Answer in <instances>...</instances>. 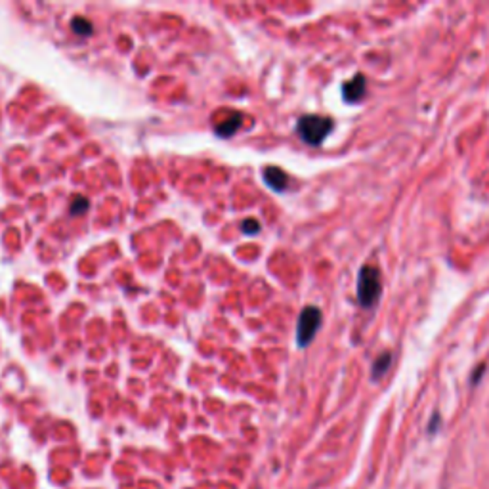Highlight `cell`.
<instances>
[{
	"label": "cell",
	"instance_id": "3957f363",
	"mask_svg": "<svg viewBox=\"0 0 489 489\" xmlns=\"http://www.w3.org/2000/svg\"><path fill=\"white\" fill-rule=\"evenodd\" d=\"M320 327L321 310L315 308V306H306L300 311V318H298V323H296V342H298V346H308L313 340V337H315V333L320 331Z\"/></svg>",
	"mask_w": 489,
	"mask_h": 489
},
{
	"label": "cell",
	"instance_id": "9c48e42d",
	"mask_svg": "<svg viewBox=\"0 0 489 489\" xmlns=\"http://www.w3.org/2000/svg\"><path fill=\"white\" fill-rule=\"evenodd\" d=\"M86 208H88V199H86V197L77 195L75 199H73L71 214H75V216H79V214L84 213Z\"/></svg>",
	"mask_w": 489,
	"mask_h": 489
},
{
	"label": "cell",
	"instance_id": "52a82bcc",
	"mask_svg": "<svg viewBox=\"0 0 489 489\" xmlns=\"http://www.w3.org/2000/svg\"><path fill=\"white\" fill-rule=\"evenodd\" d=\"M392 363V354L390 352H383L381 356L377 357L373 361V369H371V379L373 381H379V379H383L384 374H386V371H388V367H390Z\"/></svg>",
	"mask_w": 489,
	"mask_h": 489
},
{
	"label": "cell",
	"instance_id": "5b68a950",
	"mask_svg": "<svg viewBox=\"0 0 489 489\" xmlns=\"http://www.w3.org/2000/svg\"><path fill=\"white\" fill-rule=\"evenodd\" d=\"M262 178L274 191H283L289 186V176L281 169H277V167H266L264 172H262Z\"/></svg>",
	"mask_w": 489,
	"mask_h": 489
},
{
	"label": "cell",
	"instance_id": "6da1fadb",
	"mask_svg": "<svg viewBox=\"0 0 489 489\" xmlns=\"http://www.w3.org/2000/svg\"><path fill=\"white\" fill-rule=\"evenodd\" d=\"M381 274L374 266L365 264L357 276V300L363 308H373L381 298Z\"/></svg>",
	"mask_w": 489,
	"mask_h": 489
},
{
	"label": "cell",
	"instance_id": "7c38bea8",
	"mask_svg": "<svg viewBox=\"0 0 489 489\" xmlns=\"http://www.w3.org/2000/svg\"><path fill=\"white\" fill-rule=\"evenodd\" d=\"M438 425H440V417H438V415H434L432 422H430V427H428V432H436Z\"/></svg>",
	"mask_w": 489,
	"mask_h": 489
},
{
	"label": "cell",
	"instance_id": "277c9868",
	"mask_svg": "<svg viewBox=\"0 0 489 489\" xmlns=\"http://www.w3.org/2000/svg\"><path fill=\"white\" fill-rule=\"evenodd\" d=\"M365 77L363 75H356L354 79H350L348 82L342 84V98L348 104H357L361 102L365 96Z\"/></svg>",
	"mask_w": 489,
	"mask_h": 489
},
{
	"label": "cell",
	"instance_id": "8992f818",
	"mask_svg": "<svg viewBox=\"0 0 489 489\" xmlns=\"http://www.w3.org/2000/svg\"><path fill=\"white\" fill-rule=\"evenodd\" d=\"M241 119H243V115L241 113H232V115L228 117L224 123H220V125H216V128H214V132L218 134V136H224V138H228V136H232L237 128L241 126Z\"/></svg>",
	"mask_w": 489,
	"mask_h": 489
},
{
	"label": "cell",
	"instance_id": "8fae6325",
	"mask_svg": "<svg viewBox=\"0 0 489 489\" xmlns=\"http://www.w3.org/2000/svg\"><path fill=\"white\" fill-rule=\"evenodd\" d=\"M484 371H486V367H484V365H480V367H478V371H476V374H472V384H476L478 381H480V377Z\"/></svg>",
	"mask_w": 489,
	"mask_h": 489
},
{
	"label": "cell",
	"instance_id": "ba28073f",
	"mask_svg": "<svg viewBox=\"0 0 489 489\" xmlns=\"http://www.w3.org/2000/svg\"><path fill=\"white\" fill-rule=\"evenodd\" d=\"M71 27L73 31L77 33V35H92V31H94V25H92V21H88V19L84 18H75L71 21Z\"/></svg>",
	"mask_w": 489,
	"mask_h": 489
},
{
	"label": "cell",
	"instance_id": "30bf717a",
	"mask_svg": "<svg viewBox=\"0 0 489 489\" xmlns=\"http://www.w3.org/2000/svg\"><path fill=\"white\" fill-rule=\"evenodd\" d=\"M241 230H243V233H247V235H254V233L260 232V222L254 220V218H247L245 222L241 224Z\"/></svg>",
	"mask_w": 489,
	"mask_h": 489
},
{
	"label": "cell",
	"instance_id": "7a4b0ae2",
	"mask_svg": "<svg viewBox=\"0 0 489 489\" xmlns=\"http://www.w3.org/2000/svg\"><path fill=\"white\" fill-rule=\"evenodd\" d=\"M333 119L321 115H304L298 119L296 130L304 142L310 145H320L333 132Z\"/></svg>",
	"mask_w": 489,
	"mask_h": 489
}]
</instances>
